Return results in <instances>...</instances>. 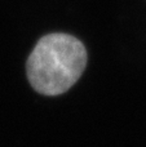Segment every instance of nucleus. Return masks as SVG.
Wrapping results in <instances>:
<instances>
[{
    "instance_id": "nucleus-1",
    "label": "nucleus",
    "mask_w": 146,
    "mask_h": 147,
    "mask_svg": "<svg viewBox=\"0 0 146 147\" xmlns=\"http://www.w3.org/2000/svg\"><path fill=\"white\" fill-rule=\"evenodd\" d=\"M87 51L69 34H49L41 38L27 59V78L39 93L57 96L69 90L82 76Z\"/></svg>"
}]
</instances>
